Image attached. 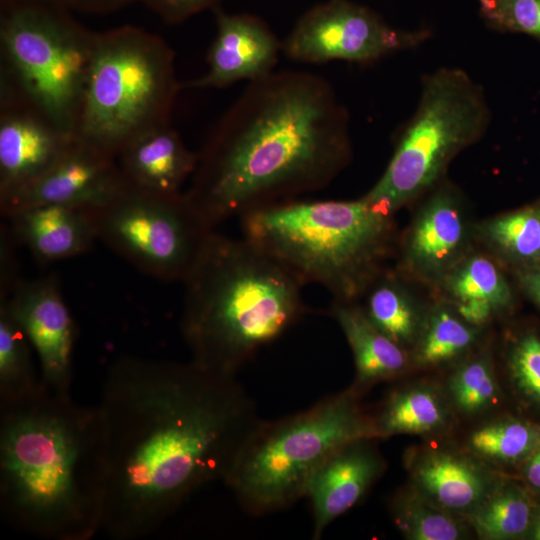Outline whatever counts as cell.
<instances>
[{"label":"cell","instance_id":"cell-1","mask_svg":"<svg viewBox=\"0 0 540 540\" xmlns=\"http://www.w3.org/2000/svg\"><path fill=\"white\" fill-rule=\"evenodd\" d=\"M95 408L102 529L117 540L153 533L199 488L223 481L261 420L236 375L136 356L111 364Z\"/></svg>","mask_w":540,"mask_h":540},{"label":"cell","instance_id":"cell-2","mask_svg":"<svg viewBox=\"0 0 540 540\" xmlns=\"http://www.w3.org/2000/svg\"><path fill=\"white\" fill-rule=\"evenodd\" d=\"M348 109L324 77L273 71L246 84L197 152L186 197L206 224L327 187L350 163Z\"/></svg>","mask_w":540,"mask_h":540},{"label":"cell","instance_id":"cell-3","mask_svg":"<svg viewBox=\"0 0 540 540\" xmlns=\"http://www.w3.org/2000/svg\"><path fill=\"white\" fill-rule=\"evenodd\" d=\"M104 469L97 411L42 382L0 405V513L50 540H88L102 529Z\"/></svg>","mask_w":540,"mask_h":540},{"label":"cell","instance_id":"cell-4","mask_svg":"<svg viewBox=\"0 0 540 540\" xmlns=\"http://www.w3.org/2000/svg\"><path fill=\"white\" fill-rule=\"evenodd\" d=\"M183 283L181 332L191 361L223 374L236 375L305 312V285L244 237L213 231Z\"/></svg>","mask_w":540,"mask_h":540},{"label":"cell","instance_id":"cell-5","mask_svg":"<svg viewBox=\"0 0 540 540\" xmlns=\"http://www.w3.org/2000/svg\"><path fill=\"white\" fill-rule=\"evenodd\" d=\"M243 237L333 301L355 302L381 273L392 233L390 214L357 200L289 199L240 216Z\"/></svg>","mask_w":540,"mask_h":540},{"label":"cell","instance_id":"cell-6","mask_svg":"<svg viewBox=\"0 0 540 540\" xmlns=\"http://www.w3.org/2000/svg\"><path fill=\"white\" fill-rule=\"evenodd\" d=\"M358 393L351 387L298 413L258 422L223 480L244 511L262 516L290 507L306 496L312 476L333 452L375 438Z\"/></svg>","mask_w":540,"mask_h":540},{"label":"cell","instance_id":"cell-7","mask_svg":"<svg viewBox=\"0 0 540 540\" xmlns=\"http://www.w3.org/2000/svg\"><path fill=\"white\" fill-rule=\"evenodd\" d=\"M181 89L164 39L132 25L96 32L74 137L116 158L137 135L171 123Z\"/></svg>","mask_w":540,"mask_h":540},{"label":"cell","instance_id":"cell-8","mask_svg":"<svg viewBox=\"0 0 540 540\" xmlns=\"http://www.w3.org/2000/svg\"><path fill=\"white\" fill-rule=\"evenodd\" d=\"M95 37L64 8L1 0L0 95L74 137Z\"/></svg>","mask_w":540,"mask_h":540},{"label":"cell","instance_id":"cell-9","mask_svg":"<svg viewBox=\"0 0 540 540\" xmlns=\"http://www.w3.org/2000/svg\"><path fill=\"white\" fill-rule=\"evenodd\" d=\"M491 116L483 87L465 70L442 67L426 74L385 171L362 198L391 215L434 187L450 161L483 137Z\"/></svg>","mask_w":540,"mask_h":540},{"label":"cell","instance_id":"cell-10","mask_svg":"<svg viewBox=\"0 0 540 540\" xmlns=\"http://www.w3.org/2000/svg\"><path fill=\"white\" fill-rule=\"evenodd\" d=\"M98 240L142 273L183 282L214 231L185 193L159 195L127 186L93 210Z\"/></svg>","mask_w":540,"mask_h":540},{"label":"cell","instance_id":"cell-11","mask_svg":"<svg viewBox=\"0 0 540 540\" xmlns=\"http://www.w3.org/2000/svg\"><path fill=\"white\" fill-rule=\"evenodd\" d=\"M431 37L426 28L391 25L378 12L351 0H326L306 11L282 42L294 62L369 64L411 50Z\"/></svg>","mask_w":540,"mask_h":540},{"label":"cell","instance_id":"cell-12","mask_svg":"<svg viewBox=\"0 0 540 540\" xmlns=\"http://www.w3.org/2000/svg\"><path fill=\"white\" fill-rule=\"evenodd\" d=\"M127 186L115 157L74 137L61 157L41 177L1 198L0 211L7 217L40 204L96 210Z\"/></svg>","mask_w":540,"mask_h":540},{"label":"cell","instance_id":"cell-13","mask_svg":"<svg viewBox=\"0 0 540 540\" xmlns=\"http://www.w3.org/2000/svg\"><path fill=\"white\" fill-rule=\"evenodd\" d=\"M0 301L6 303L36 351L41 382L55 392L70 394L76 332L57 277L21 280Z\"/></svg>","mask_w":540,"mask_h":540},{"label":"cell","instance_id":"cell-14","mask_svg":"<svg viewBox=\"0 0 540 540\" xmlns=\"http://www.w3.org/2000/svg\"><path fill=\"white\" fill-rule=\"evenodd\" d=\"M215 19L216 34L207 53V70L182 83V89H219L240 81L249 83L275 71L282 42L261 18L218 9Z\"/></svg>","mask_w":540,"mask_h":540},{"label":"cell","instance_id":"cell-15","mask_svg":"<svg viewBox=\"0 0 540 540\" xmlns=\"http://www.w3.org/2000/svg\"><path fill=\"white\" fill-rule=\"evenodd\" d=\"M73 138L24 102L0 96V199L41 177Z\"/></svg>","mask_w":540,"mask_h":540},{"label":"cell","instance_id":"cell-16","mask_svg":"<svg viewBox=\"0 0 540 540\" xmlns=\"http://www.w3.org/2000/svg\"><path fill=\"white\" fill-rule=\"evenodd\" d=\"M370 439L359 438L341 446L312 476L305 497L312 507L314 539L357 504L382 472L384 464Z\"/></svg>","mask_w":540,"mask_h":540},{"label":"cell","instance_id":"cell-17","mask_svg":"<svg viewBox=\"0 0 540 540\" xmlns=\"http://www.w3.org/2000/svg\"><path fill=\"white\" fill-rule=\"evenodd\" d=\"M127 184L159 194L182 193L197 164L191 151L171 123L142 132L126 143L116 156Z\"/></svg>","mask_w":540,"mask_h":540},{"label":"cell","instance_id":"cell-18","mask_svg":"<svg viewBox=\"0 0 540 540\" xmlns=\"http://www.w3.org/2000/svg\"><path fill=\"white\" fill-rule=\"evenodd\" d=\"M6 218L16 243L43 265L84 254L98 240L93 210L40 204Z\"/></svg>","mask_w":540,"mask_h":540},{"label":"cell","instance_id":"cell-19","mask_svg":"<svg viewBox=\"0 0 540 540\" xmlns=\"http://www.w3.org/2000/svg\"><path fill=\"white\" fill-rule=\"evenodd\" d=\"M423 205L405 238L403 265L425 277L449 270L463 250L465 222L455 190L441 185Z\"/></svg>","mask_w":540,"mask_h":540},{"label":"cell","instance_id":"cell-20","mask_svg":"<svg viewBox=\"0 0 540 540\" xmlns=\"http://www.w3.org/2000/svg\"><path fill=\"white\" fill-rule=\"evenodd\" d=\"M330 312L353 354L356 369L353 389L359 392L406 369L408 356L404 347L375 327L355 302L333 301Z\"/></svg>","mask_w":540,"mask_h":540},{"label":"cell","instance_id":"cell-21","mask_svg":"<svg viewBox=\"0 0 540 540\" xmlns=\"http://www.w3.org/2000/svg\"><path fill=\"white\" fill-rule=\"evenodd\" d=\"M412 473L422 492L445 510H473L487 496L479 469L449 453L426 454Z\"/></svg>","mask_w":540,"mask_h":540},{"label":"cell","instance_id":"cell-22","mask_svg":"<svg viewBox=\"0 0 540 540\" xmlns=\"http://www.w3.org/2000/svg\"><path fill=\"white\" fill-rule=\"evenodd\" d=\"M372 418L374 437L394 434H423L446 422L443 402L430 389L418 387L390 395L379 414Z\"/></svg>","mask_w":540,"mask_h":540},{"label":"cell","instance_id":"cell-23","mask_svg":"<svg viewBox=\"0 0 540 540\" xmlns=\"http://www.w3.org/2000/svg\"><path fill=\"white\" fill-rule=\"evenodd\" d=\"M32 345L22 327L0 301V405L32 396L41 385L35 373Z\"/></svg>","mask_w":540,"mask_h":540},{"label":"cell","instance_id":"cell-24","mask_svg":"<svg viewBox=\"0 0 540 540\" xmlns=\"http://www.w3.org/2000/svg\"><path fill=\"white\" fill-rule=\"evenodd\" d=\"M362 308L371 323L405 347L420 333V317L411 297L392 277L382 272L369 285Z\"/></svg>","mask_w":540,"mask_h":540},{"label":"cell","instance_id":"cell-25","mask_svg":"<svg viewBox=\"0 0 540 540\" xmlns=\"http://www.w3.org/2000/svg\"><path fill=\"white\" fill-rule=\"evenodd\" d=\"M475 339L476 331L472 325L458 314L438 307L422 332L415 359L421 366H438L462 355Z\"/></svg>","mask_w":540,"mask_h":540},{"label":"cell","instance_id":"cell-26","mask_svg":"<svg viewBox=\"0 0 540 540\" xmlns=\"http://www.w3.org/2000/svg\"><path fill=\"white\" fill-rule=\"evenodd\" d=\"M527 498L518 490L506 487L485 497L474 509L471 523L485 539H507L523 534L530 522Z\"/></svg>","mask_w":540,"mask_h":540},{"label":"cell","instance_id":"cell-27","mask_svg":"<svg viewBox=\"0 0 540 540\" xmlns=\"http://www.w3.org/2000/svg\"><path fill=\"white\" fill-rule=\"evenodd\" d=\"M449 294L458 301L476 300L504 308L511 299L509 285L497 266L484 256H472L450 271Z\"/></svg>","mask_w":540,"mask_h":540},{"label":"cell","instance_id":"cell-28","mask_svg":"<svg viewBox=\"0 0 540 540\" xmlns=\"http://www.w3.org/2000/svg\"><path fill=\"white\" fill-rule=\"evenodd\" d=\"M482 231L487 242L507 257L518 260L540 257V205L496 217Z\"/></svg>","mask_w":540,"mask_h":540},{"label":"cell","instance_id":"cell-29","mask_svg":"<svg viewBox=\"0 0 540 540\" xmlns=\"http://www.w3.org/2000/svg\"><path fill=\"white\" fill-rule=\"evenodd\" d=\"M394 520L400 531L413 540H457L462 538L460 524L437 504H430L413 494L397 497Z\"/></svg>","mask_w":540,"mask_h":540},{"label":"cell","instance_id":"cell-30","mask_svg":"<svg viewBox=\"0 0 540 540\" xmlns=\"http://www.w3.org/2000/svg\"><path fill=\"white\" fill-rule=\"evenodd\" d=\"M537 442L536 432L519 421H499L476 429L470 436V449L493 461H513L529 453Z\"/></svg>","mask_w":540,"mask_h":540},{"label":"cell","instance_id":"cell-31","mask_svg":"<svg viewBox=\"0 0 540 540\" xmlns=\"http://www.w3.org/2000/svg\"><path fill=\"white\" fill-rule=\"evenodd\" d=\"M484 24L501 33L540 40V0H472Z\"/></svg>","mask_w":540,"mask_h":540},{"label":"cell","instance_id":"cell-32","mask_svg":"<svg viewBox=\"0 0 540 540\" xmlns=\"http://www.w3.org/2000/svg\"><path fill=\"white\" fill-rule=\"evenodd\" d=\"M449 389L456 406L475 413L494 402L497 385L487 358H477L462 365L452 376Z\"/></svg>","mask_w":540,"mask_h":540},{"label":"cell","instance_id":"cell-33","mask_svg":"<svg viewBox=\"0 0 540 540\" xmlns=\"http://www.w3.org/2000/svg\"><path fill=\"white\" fill-rule=\"evenodd\" d=\"M511 368L518 385L540 403V339L523 337L513 348Z\"/></svg>","mask_w":540,"mask_h":540},{"label":"cell","instance_id":"cell-34","mask_svg":"<svg viewBox=\"0 0 540 540\" xmlns=\"http://www.w3.org/2000/svg\"><path fill=\"white\" fill-rule=\"evenodd\" d=\"M165 23L180 24L222 0H140Z\"/></svg>","mask_w":540,"mask_h":540},{"label":"cell","instance_id":"cell-35","mask_svg":"<svg viewBox=\"0 0 540 540\" xmlns=\"http://www.w3.org/2000/svg\"><path fill=\"white\" fill-rule=\"evenodd\" d=\"M17 245L9 225L2 224L0 231V300L7 299L22 280L18 276L15 258L14 249Z\"/></svg>","mask_w":540,"mask_h":540},{"label":"cell","instance_id":"cell-36","mask_svg":"<svg viewBox=\"0 0 540 540\" xmlns=\"http://www.w3.org/2000/svg\"><path fill=\"white\" fill-rule=\"evenodd\" d=\"M46 3L64 8L88 13H109L140 0H17Z\"/></svg>","mask_w":540,"mask_h":540},{"label":"cell","instance_id":"cell-37","mask_svg":"<svg viewBox=\"0 0 540 540\" xmlns=\"http://www.w3.org/2000/svg\"><path fill=\"white\" fill-rule=\"evenodd\" d=\"M457 314L472 326L487 322L497 311L491 304L476 300L456 302Z\"/></svg>","mask_w":540,"mask_h":540},{"label":"cell","instance_id":"cell-38","mask_svg":"<svg viewBox=\"0 0 540 540\" xmlns=\"http://www.w3.org/2000/svg\"><path fill=\"white\" fill-rule=\"evenodd\" d=\"M521 280L529 294L540 304V269L527 271Z\"/></svg>","mask_w":540,"mask_h":540},{"label":"cell","instance_id":"cell-39","mask_svg":"<svg viewBox=\"0 0 540 540\" xmlns=\"http://www.w3.org/2000/svg\"><path fill=\"white\" fill-rule=\"evenodd\" d=\"M528 481L537 488H540V448L536 450L528 462L526 468Z\"/></svg>","mask_w":540,"mask_h":540},{"label":"cell","instance_id":"cell-40","mask_svg":"<svg viewBox=\"0 0 540 540\" xmlns=\"http://www.w3.org/2000/svg\"><path fill=\"white\" fill-rule=\"evenodd\" d=\"M534 538L540 540V515L535 526Z\"/></svg>","mask_w":540,"mask_h":540}]
</instances>
